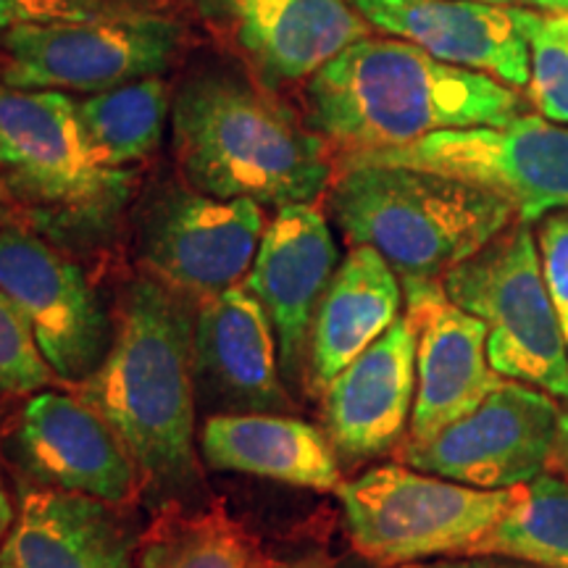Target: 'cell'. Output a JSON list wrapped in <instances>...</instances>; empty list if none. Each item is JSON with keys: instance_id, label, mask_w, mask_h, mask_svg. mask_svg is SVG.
Segmentation results:
<instances>
[{"instance_id": "cell-1", "label": "cell", "mask_w": 568, "mask_h": 568, "mask_svg": "<svg viewBox=\"0 0 568 568\" xmlns=\"http://www.w3.org/2000/svg\"><path fill=\"white\" fill-rule=\"evenodd\" d=\"M308 126L345 155L403 148L445 130L503 126L524 113L521 92L437 61L414 42L347 45L305 84Z\"/></svg>"}, {"instance_id": "cell-2", "label": "cell", "mask_w": 568, "mask_h": 568, "mask_svg": "<svg viewBox=\"0 0 568 568\" xmlns=\"http://www.w3.org/2000/svg\"><path fill=\"white\" fill-rule=\"evenodd\" d=\"M195 318L166 284L140 280L126 290L103 364L80 382V397L101 414L153 495L197 481Z\"/></svg>"}, {"instance_id": "cell-3", "label": "cell", "mask_w": 568, "mask_h": 568, "mask_svg": "<svg viewBox=\"0 0 568 568\" xmlns=\"http://www.w3.org/2000/svg\"><path fill=\"white\" fill-rule=\"evenodd\" d=\"M174 153L193 190L222 201L314 203L332 176L326 140L226 71L195 74L172 105Z\"/></svg>"}, {"instance_id": "cell-4", "label": "cell", "mask_w": 568, "mask_h": 568, "mask_svg": "<svg viewBox=\"0 0 568 568\" xmlns=\"http://www.w3.org/2000/svg\"><path fill=\"white\" fill-rule=\"evenodd\" d=\"M329 211L343 237L372 247L403 280H443L518 222L508 197L406 166L339 161Z\"/></svg>"}, {"instance_id": "cell-5", "label": "cell", "mask_w": 568, "mask_h": 568, "mask_svg": "<svg viewBox=\"0 0 568 568\" xmlns=\"http://www.w3.org/2000/svg\"><path fill=\"white\" fill-rule=\"evenodd\" d=\"M0 180L51 234L95 240L116 224L138 174L95 159L67 92L0 80Z\"/></svg>"}, {"instance_id": "cell-6", "label": "cell", "mask_w": 568, "mask_h": 568, "mask_svg": "<svg viewBox=\"0 0 568 568\" xmlns=\"http://www.w3.org/2000/svg\"><path fill=\"white\" fill-rule=\"evenodd\" d=\"M518 493L521 487L477 489L389 464L343 481L337 497L353 548L372 564L397 568L477 556Z\"/></svg>"}, {"instance_id": "cell-7", "label": "cell", "mask_w": 568, "mask_h": 568, "mask_svg": "<svg viewBox=\"0 0 568 568\" xmlns=\"http://www.w3.org/2000/svg\"><path fill=\"white\" fill-rule=\"evenodd\" d=\"M447 297L487 326V358L568 406V347L539 264L537 234L516 222L485 251L443 276Z\"/></svg>"}, {"instance_id": "cell-8", "label": "cell", "mask_w": 568, "mask_h": 568, "mask_svg": "<svg viewBox=\"0 0 568 568\" xmlns=\"http://www.w3.org/2000/svg\"><path fill=\"white\" fill-rule=\"evenodd\" d=\"M187 32L163 13L0 32V80L21 90L103 92L161 77L180 59Z\"/></svg>"}, {"instance_id": "cell-9", "label": "cell", "mask_w": 568, "mask_h": 568, "mask_svg": "<svg viewBox=\"0 0 568 568\" xmlns=\"http://www.w3.org/2000/svg\"><path fill=\"white\" fill-rule=\"evenodd\" d=\"M343 161L406 166L479 184L508 197L524 224L568 209V126L539 113L524 111L503 126L435 132L410 145L351 153Z\"/></svg>"}, {"instance_id": "cell-10", "label": "cell", "mask_w": 568, "mask_h": 568, "mask_svg": "<svg viewBox=\"0 0 568 568\" xmlns=\"http://www.w3.org/2000/svg\"><path fill=\"white\" fill-rule=\"evenodd\" d=\"M560 414L564 408L552 395L503 379L468 416L424 443L403 445L400 460L466 487H527L550 468Z\"/></svg>"}, {"instance_id": "cell-11", "label": "cell", "mask_w": 568, "mask_h": 568, "mask_svg": "<svg viewBox=\"0 0 568 568\" xmlns=\"http://www.w3.org/2000/svg\"><path fill=\"white\" fill-rule=\"evenodd\" d=\"M0 290L59 379L80 382L103 364L113 332L74 261L38 234L0 226Z\"/></svg>"}, {"instance_id": "cell-12", "label": "cell", "mask_w": 568, "mask_h": 568, "mask_svg": "<svg viewBox=\"0 0 568 568\" xmlns=\"http://www.w3.org/2000/svg\"><path fill=\"white\" fill-rule=\"evenodd\" d=\"M264 230V211L247 197L172 187L142 216L140 255L169 290L209 301L251 272Z\"/></svg>"}, {"instance_id": "cell-13", "label": "cell", "mask_w": 568, "mask_h": 568, "mask_svg": "<svg viewBox=\"0 0 568 568\" xmlns=\"http://www.w3.org/2000/svg\"><path fill=\"white\" fill-rule=\"evenodd\" d=\"M416 329V400L406 443H424L479 408L503 376L489 366L487 326L458 308L443 280H403Z\"/></svg>"}, {"instance_id": "cell-14", "label": "cell", "mask_w": 568, "mask_h": 568, "mask_svg": "<svg viewBox=\"0 0 568 568\" xmlns=\"http://www.w3.org/2000/svg\"><path fill=\"white\" fill-rule=\"evenodd\" d=\"M337 258L335 234L324 213L314 203H293L266 224L247 272L245 287L272 318L282 376L295 385L308 372L311 326L337 272Z\"/></svg>"}, {"instance_id": "cell-15", "label": "cell", "mask_w": 568, "mask_h": 568, "mask_svg": "<svg viewBox=\"0 0 568 568\" xmlns=\"http://www.w3.org/2000/svg\"><path fill=\"white\" fill-rule=\"evenodd\" d=\"M13 445L48 489L124 506L138 495V466L116 432L80 395L40 389L19 414Z\"/></svg>"}, {"instance_id": "cell-16", "label": "cell", "mask_w": 568, "mask_h": 568, "mask_svg": "<svg viewBox=\"0 0 568 568\" xmlns=\"http://www.w3.org/2000/svg\"><path fill=\"white\" fill-rule=\"evenodd\" d=\"M268 88L311 80L347 45L368 38L351 0H197Z\"/></svg>"}, {"instance_id": "cell-17", "label": "cell", "mask_w": 568, "mask_h": 568, "mask_svg": "<svg viewBox=\"0 0 568 568\" xmlns=\"http://www.w3.org/2000/svg\"><path fill=\"white\" fill-rule=\"evenodd\" d=\"M368 27L414 42L437 61L479 71L521 90L529 82V42L521 9L481 0H351Z\"/></svg>"}, {"instance_id": "cell-18", "label": "cell", "mask_w": 568, "mask_h": 568, "mask_svg": "<svg viewBox=\"0 0 568 568\" xmlns=\"http://www.w3.org/2000/svg\"><path fill=\"white\" fill-rule=\"evenodd\" d=\"M414 400L416 329L408 316H400L322 395L324 432L337 458L364 464L400 447Z\"/></svg>"}, {"instance_id": "cell-19", "label": "cell", "mask_w": 568, "mask_h": 568, "mask_svg": "<svg viewBox=\"0 0 568 568\" xmlns=\"http://www.w3.org/2000/svg\"><path fill=\"white\" fill-rule=\"evenodd\" d=\"M195 379L224 403V414H287L272 318L245 284L201 303L193 335Z\"/></svg>"}, {"instance_id": "cell-20", "label": "cell", "mask_w": 568, "mask_h": 568, "mask_svg": "<svg viewBox=\"0 0 568 568\" xmlns=\"http://www.w3.org/2000/svg\"><path fill=\"white\" fill-rule=\"evenodd\" d=\"M201 453L216 471L316 493H337L343 485L326 432L287 414H213L201 429Z\"/></svg>"}, {"instance_id": "cell-21", "label": "cell", "mask_w": 568, "mask_h": 568, "mask_svg": "<svg viewBox=\"0 0 568 568\" xmlns=\"http://www.w3.org/2000/svg\"><path fill=\"white\" fill-rule=\"evenodd\" d=\"M403 284L395 268L372 247L355 245L337 266L318 303L308 343V387L322 397L400 318Z\"/></svg>"}, {"instance_id": "cell-22", "label": "cell", "mask_w": 568, "mask_h": 568, "mask_svg": "<svg viewBox=\"0 0 568 568\" xmlns=\"http://www.w3.org/2000/svg\"><path fill=\"white\" fill-rule=\"evenodd\" d=\"M113 506L95 497L30 489L6 550L17 568H132V542Z\"/></svg>"}, {"instance_id": "cell-23", "label": "cell", "mask_w": 568, "mask_h": 568, "mask_svg": "<svg viewBox=\"0 0 568 568\" xmlns=\"http://www.w3.org/2000/svg\"><path fill=\"white\" fill-rule=\"evenodd\" d=\"M138 568H274L253 531L224 508H169L140 539Z\"/></svg>"}, {"instance_id": "cell-24", "label": "cell", "mask_w": 568, "mask_h": 568, "mask_svg": "<svg viewBox=\"0 0 568 568\" xmlns=\"http://www.w3.org/2000/svg\"><path fill=\"white\" fill-rule=\"evenodd\" d=\"M169 105L166 82L148 77L92 92L77 103V119L95 159L111 169H124L145 161L159 148Z\"/></svg>"}, {"instance_id": "cell-25", "label": "cell", "mask_w": 568, "mask_h": 568, "mask_svg": "<svg viewBox=\"0 0 568 568\" xmlns=\"http://www.w3.org/2000/svg\"><path fill=\"white\" fill-rule=\"evenodd\" d=\"M477 556H503L537 568H568V479L545 471L521 487Z\"/></svg>"}, {"instance_id": "cell-26", "label": "cell", "mask_w": 568, "mask_h": 568, "mask_svg": "<svg viewBox=\"0 0 568 568\" xmlns=\"http://www.w3.org/2000/svg\"><path fill=\"white\" fill-rule=\"evenodd\" d=\"M529 42L527 101L539 116L568 124V13L521 9Z\"/></svg>"}, {"instance_id": "cell-27", "label": "cell", "mask_w": 568, "mask_h": 568, "mask_svg": "<svg viewBox=\"0 0 568 568\" xmlns=\"http://www.w3.org/2000/svg\"><path fill=\"white\" fill-rule=\"evenodd\" d=\"M53 379L30 326L0 290V393L34 395L51 387Z\"/></svg>"}, {"instance_id": "cell-28", "label": "cell", "mask_w": 568, "mask_h": 568, "mask_svg": "<svg viewBox=\"0 0 568 568\" xmlns=\"http://www.w3.org/2000/svg\"><path fill=\"white\" fill-rule=\"evenodd\" d=\"M161 0H0V32L30 24H69L159 13Z\"/></svg>"}, {"instance_id": "cell-29", "label": "cell", "mask_w": 568, "mask_h": 568, "mask_svg": "<svg viewBox=\"0 0 568 568\" xmlns=\"http://www.w3.org/2000/svg\"><path fill=\"white\" fill-rule=\"evenodd\" d=\"M537 247L545 284H548L550 301L556 305L568 347V209L552 211L545 219H539Z\"/></svg>"}, {"instance_id": "cell-30", "label": "cell", "mask_w": 568, "mask_h": 568, "mask_svg": "<svg viewBox=\"0 0 568 568\" xmlns=\"http://www.w3.org/2000/svg\"><path fill=\"white\" fill-rule=\"evenodd\" d=\"M397 568H537L521 560L503 558V556H453V558H435L422 560V564H408Z\"/></svg>"}, {"instance_id": "cell-31", "label": "cell", "mask_w": 568, "mask_h": 568, "mask_svg": "<svg viewBox=\"0 0 568 568\" xmlns=\"http://www.w3.org/2000/svg\"><path fill=\"white\" fill-rule=\"evenodd\" d=\"M548 471L568 479V408H564V414H560L558 437H556V447H552V458H550Z\"/></svg>"}, {"instance_id": "cell-32", "label": "cell", "mask_w": 568, "mask_h": 568, "mask_svg": "<svg viewBox=\"0 0 568 568\" xmlns=\"http://www.w3.org/2000/svg\"><path fill=\"white\" fill-rule=\"evenodd\" d=\"M13 524H17V510H13V503L9 493H6V487L0 485V550H3L6 545V535H11Z\"/></svg>"}, {"instance_id": "cell-33", "label": "cell", "mask_w": 568, "mask_h": 568, "mask_svg": "<svg viewBox=\"0 0 568 568\" xmlns=\"http://www.w3.org/2000/svg\"><path fill=\"white\" fill-rule=\"evenodd\" d=\"M274 568H335V566H332V560L326 552L314 550V552H303V556L287 560V564H274Z\"/></svg>"}, {"instance_id": "cell-34", "label": "cell", "mask_w": 568, "mask_h": 568, "mask_svg": "<svg viewBox=\"0 0 568 568\" xmlns=\"http://www.w3.org/2000/svg\"><path fill=\"white\" fill-rule=\"evenodd\" d=\"M524 3L535 6L539 11H556V0H524Z\"/></svg>"}, {"instance_id": "cell-35", "label": "cell", "mask_w": 568, "mask_h": 568, "mask_svg": "<svg viewBox=\"0 0 568 568\" xmlns=\"http://www.w3.org/2000/svg\"><path fill=\"white\" fill-rule=\"evenodd\" d=\"M6 205H9V187H6L3 180H0V219H3Z\"/></svg>"}, {"instance_id": "cell-36", "label": "cell", "mask_w": 568, "mask_h": 568, "mask_svg": "<svg viewBox=\"0 0 568 568\" xmlns=\"http://www.w3.org/2000/svg\"><path fill=\"white\" fill-rule=\"evenodd\" d=\"M0 568H17V564H13V558H11V552L6 550V545H3V550H0Z\"/></svg>"}, {"instance_id": "cell-37", "label": "cell", "mask_w": 568, "mask_h": 568, "mask_svg": "<svg viewBox=\"0 0 568 568\" xmlns=\"http://www.w3.org/2000/svg\"><path fill=\"white\" fill-rule=\"evenodd\" d=\"M556 13H568V0H556Z\"/></svg>"}, {"instance_id": "cell-38", "label": "cell", "mask_w": 568, "mask_h": 568, "mask_svg": "<svg viewBox=\"0 0 568 568\" xmlns=\"http://www.w3.org/2000/svg\"><path fill=\"white\" fill-rule=\"evenodd\" d=\"M481 3H510V0H481Z\"/></svg>"}]
</instances>
